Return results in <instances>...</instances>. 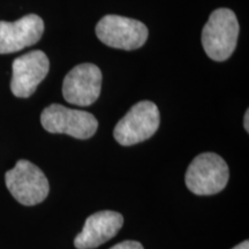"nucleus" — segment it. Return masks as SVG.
<instances>
[{
    "instance_id": "obj_1",
    "label": "nucleus",
    "mask_w": 249,
    "mask_h": 249,
    "mask_svg": "<svg viewBox=\"0 0 249 249\" xmlns=\"http://www.w3.org/2000/svg\"><path fill=\"white\" fill-rule=\"evenodd\" d=\"M239 22L229 8H219L211 13L202 30V45L208 57L214 61H225L236 48Z\"/></svg>"
},
{
    "instance_id": "obj_2",
    "label": "nucleus",
    "mask_w": 249,
    "mask_h": 249,
    "mask_svg": "<svg viewBox=\"0 0 249 249\" xmlns=\"http://www.w3.org/2000/svg\"><path fill=\"white\" fill-rule=\"evenodd\" d=\"M229 166L219 155L204 152L193 160L186 172V186L196 195H213L229 182Z\"/></svg>"
},
{
    "instance_id": "obj_3",
    "label": "nucleus",
    "mask_w": 249,
    "mask_h": 249,
    "mask_svg": "<svg viewBox=\"0 0 249 249\" xmlns=\"http://www.w3.org/2000/svg\"><path fill=\"white\" fill-rule=\"evenodd\" d=\"M5 182L15 200L28 207L42 203L50 192L49 180L43 171L26 160H20L6 172Z\"/></svg>"
},
{
    "instance_id": "obj_4",
    "label": "nucleus",
    "mask_w": 249,
    "mask_h": 249,
    "mask_svg": "<svg viewBox=\"0 0 249 249\" xmlns=\"http://www.w3.org/2000/svg\"><path fill=\"white\" fill-rule=\"evenodd\" d=\"M160 124V114L157 105L149 101H141L114 127V139L124 147L138 144L150 139L157 132Z\"/></svg>"
},
{
    "instance_id": "obj_5",
    "label": "nucleus",
    "mask_w": 249,
    "mask_h": 249,
    "mask_svg": "<svg viewBox=\"0 0 249 249\" xmlns=\"http://www.w3.org/2000/svg\"><path fill=\"white\" fill-rule=\"evenodd\" d=\"M40 124L49 133L67 134L80 140L90 139L98 128V121L93 114L60 104L44 108L40 114Z\"/></svg>"
},
{
    "instance_id": "obj_6",
    "label": "nucleus",
    "mask_w": 249,
    "mask_h": 249,
    "mask_svg": "<svg viewBox=\"0 0 249 249\" xmlns=\"http://www.w3.org/2000/svg\"><path fill=\"white\" fill-rule=\"evenodd\" d=\"M96 35L105 45L130 51L144 45L149 31L141 21L119 15H107L96 26Z\"/></svg>"
},
{
    "instance_id": "obj_7",
    "label": "nucleus",
    "mask_w": 249,
    "mask_h": 249,
    "mask_svg": "<svg viewBox=\"0 0 249 249\" xmlns=\"http://www.w3.org/2000/svg\"><path fill=\"white\" fill-rule=\"evenodd\" d=\"M102 81V71L96 65H77L65 76L62 96L71 104L89 107L101 95Z\"/></svg>"
},
{
    "instance_id": "obj_8",
    "label": "nucleus",
    "mask_w": 249,
    "mask_h": 249,
    "mask_svg": "<svg viewBox=\"0 0 249 249\" xmlns=\"http://www.w3.org/2000/svg\"><path fill=\"white\" fill-rule=\"evenodd\" d=\"M11 90L18 98H28L48 75L49 58L43 51H31L13 61Z\"/></svg>"
},
{
    "instance_id": "obj_9",
    "label": "nucleus",
    "mask_w": 249,
    "mask_h": 249,
    "mask_svg": "<svg viewBox=\"0 0 249 249\" xmlns=\"http://www.w3.org/2000/svg\"><path fill=\"white\" fill-rule=\"evenodd\" d=\"M44 33V22L36 14H29L15 22L0 21V54L18 52L36 44Z\"/></svg>"
},
{
    "instance_id": "obj_10",
    "label": "nucleus",
    "mask_w": 249,
    "mask_h": 249,
    "mask_svg": "<svg viewBox=\"0 0 249 249\" xmlns=\"http://www.w3.org/2000/svg\"><path fill=\"white\" fill-rule=\"evenodd\" d=\"M124 225V217L116 211H98L86 219L85 226L74 240L77 249H92L117 235Z\"/></svg>"
},
{
    "instance_id": "obj_11",
    "label": "nucleus",
    "mask_w": 249,
    "mask_h": 249,
    "mask_svg": "<svg viewBox=\"0 0 249 249\" xmlns=\"http://www.w3.org/2000/svg\"><path fill=\"white\" fill-rule=\"evenodd\" d=\"M110 249H144V248H143V246L138 241L128 240V241L120 242V244L113 246V247Z\"/></svg>"
},
{
    "instance_id": "obj_12",
    "label": "nucleus",
    "mask_w": 249,
    "mask_h": 249,
    "mask_svg": "<svg viewBox=\"0 0 249 249\" xmlns=\"http://www.w3.org/2000/svg\"><path fill=\"white\" fill-rule=\"evenodd\" d=\"M249 111L247 110L246 111V114H245V119H244V127H245V129H246V132H249Z\"/></svg>"
},
{
    "instance_id": "obj_13",
    "label": "nucleus",
    "mask_w": 249,
    "mask_h": 249,
    "mask_svg": "<svg viewBox=\"0 0 249 249\" xmlns=\"http://www.w3.org/2000/svg\"><path fill=\"white\" fill-rule=\"evenodd\" d=\"M232 249H249V242L248 240H246L244 242H241V244H239L238 246H235V247Z\"/></svg>"
}]
</instances>
